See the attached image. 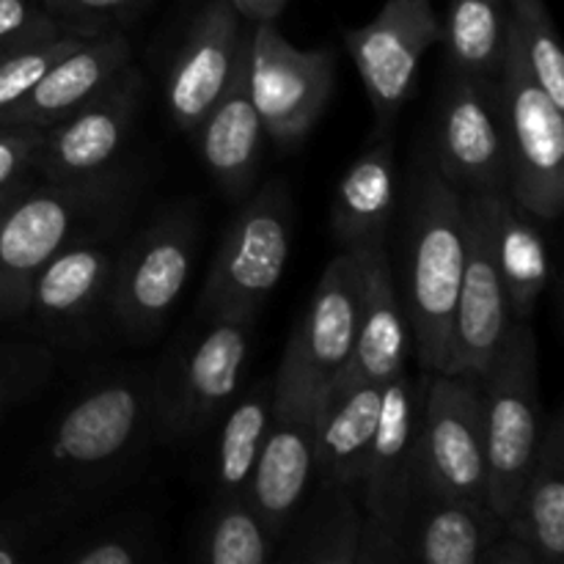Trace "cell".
I'll return each instance as SVG.
<instances>
[{
	"label": "cell",
	"mask_w": 564,
	"mask_h": 564,
	"mask_svg": "<svg viewBox=\"0 0 564 564\" xmlns=\"http://www.w3.org/2000/svg\"><path fill=\"white\" fill-rule=\"evenodd\" d=\"M28 540L11 529L0 527V564H17L28 560Z\"/></svg>",
	"instance_id": "cell-40"
},
{
	"label": "cell",
	"mask_w": 564,
	"mask_h": 564,
	"mask_svg": "<svg viewBox=\"0 0 564 564\" xmlns=\"http://www.w3.org/2000/svg\"><path fill=\"white\" fill-rule=\"evenodd\" d=\"M485 457H488V501L501 521L516 512L529 466L538 452V339L529 319H512L505 341L482 375Z\"/></svg>",
	"instance_id": "cell-2"
},
{
	"label": "cell",
	"mask_w": 564,
	"mask_h": 564,
	"mask_svg": "<svg viewBox=\"0 0 564 564\" xmlns=\"http://www.w3.org/2000/svg\"><path fill=\"white\" fill-rule=\"evenodd\" d=\"M0 411H3V408H0Z\"/></svg>",
	"instance_id": "cell-42"
},
{
	"label": "cell",
	"mask_w": 564,
	"mask_h": 564,
	"mask_svg": "<svg viewBox=\"0 0 564 564\" xmlns=\"http://www.w3.org/2000/svg\"><path fill=\"white\" fill-rule=\"evenodd\" d=\"M416 479L449 496L488 501L485 402L479 378L422 372Z\"/></svg>",
	"instance_id": "cell-6"
},
{
	"label": "cell",
	"mask_w": 564,
	"mask_h": 564,
	"mask_svg": "<svg viewBox=\"0 0 564 564\" xmlns=\"http://www.w3.org/2000/svg\"><path fill=\"white\" fill-rule=\"evenodd\" d=\"M253 319L207 314L191 350L180 358L163 389H154V416L169 438H193L224 416L240 391Z\"/></svg>",
	"instance_id": "cell-11"
},
{
	"label": "cell",
	"mask_w": 564,
	"mask_h": 564,
	"mask_svg": "<svg viewBox=\"0 0 564 564\" xmlns=\"http://www.w3.org/2000/svg\"><path fill=\"white\" fill-rule=\"evenodd\" d=\"M444 36L455 72L496 80L505 61L507 0H449Z\"/></svg>",
	"instance_id": "cell-30"
},
{
	"label": "cell",
	"mask_w": 564,
	"mask_h": 564,
	"mask_svg": "<svg viewBox=\"0 0 564 564\" xmlns=\"http://www.w3.org/2000/svg\"><path fill=\"white\" fill-rule=\"evenodd\" d=\"M507 523L488 501H468L413 479L402 562L482 564Z\"/></svg>",
	"instance_id": "cell-19"
},
{
	"label": "cell",
	"mask_w": 564,
	"mask_h": 564,
	"mask_svg": "<svg viewBox=\"0 0 564 564\" xmlns=\"http://www.w3.org/2000/svg\"><path fill=\"white\" fill-rule=\"evenodd\" d=\"M507 22L521 44L534 80L564 108V53L545 3L543 0H507Z\"/></svg>",
	"instance_id": "cell-32"
},
{
	"label": "cell",
	"mask_w": 564,
	"mask_h": 564,
	"mask_svg": "<svg viewBox=\"0 0 564 564\" xmlns=\"http://www.w3.org/2000/svg\"><path fill=\"white\" fill-rule=\"evenodd\" d=\"M42 143V127L0 121V193L25 185L28 174H36Z\"/></svg>",
	"instance_id": "cell-35"
},
{
	"label": "cell",
	"mask_w": 564,
	"mask_h": 564,
	"mask_svg": "<svg viewBox=\"0 0 564 564\" xmlns=\"http://www.w3.org/2000/svg\"><path fill=\"white\" fill-rule=\"evenodd\" d=\"M507 527L534 551L538 564H560L564 556V427L554 413L540 433L518 505Z\"/></svg>",
	"instance_id": "cell-25"
},
{
	"label": "cell",
	"mask_w": 564,
	"mask_h": 564,
	"mask_svg": "<svg viewBox=\"0 0 564 564\" xmlns=\"http://www.w3.org/2000/svg\"><path fill=\"white\" fill-rule=\"evenodd\" d=\"M290 237V202L284 187H262L235 215L220 242L202 295L204 312L257 317L284 275Z\"/></svg>",
	"instance_id": "cell-9"
},
{
	"label": "cell",
	"mask_w": 564,
	"mask_h": 564,
	"mask_svg": "<svg viewBox=\"0 0 564 564\" xmlns=\"http://www.w3.org/2000/svg\"><path fill=\"white\" fill-rule=\"evenodd\" d=\"M240 17L251 22H279L286 0H229Z\"/></svg>",
	"instance_id": "cell-39"
},
{
	"label": "cell",
	"mask_w": 564,
	"mask_h": 564,
	"mask_svg": "<svg viewBox=\"0 0 564 564\" xmlns=\"http://www.w3.org/2000/svg\"><path fill=\"white\" fill-rule=\"evenodd\" d=\"M97 31H102V28L69 25L61 33H53V36L36 39V42L20 44V47L0 53V113L14 102H20L47 75L50 66L58 64L64 55L80 47Z\"/></svg>",
	"instance_id": "cell-33"
},
{
	"label": "cell",
	"mask_w": 564,
	"mask_h": 564,
	"mask_svg": "<svg viewBox=\"0 0 564 564\" xmlns=\"http://www.w3.org/2000/svg\"><path fill=\"white\" fill-rule=\"evenodd\" d=\"M25 185H28V182H25ZM25 185H20V187H11V191L0 193V215H3V209H6V207H9V202H11V198H14V196H17V193H20V191H22V187H25Z\"/></svg>",
	"instance_id": "cell-41"
},
{
	"label": "cell",
	"mask_w": 564,
	"mask_h": 564,
	"mask_svg": "<svg viewBox=\"0 0 564 564\" xmlns=\"http://www.w3.org/2000/svg\"><path fill=\"white\" fill-rule=\"evenodd\" d=\"M97 180L28 182L0 215V319L28 314L39 270L69 242L97 207Z\"/></svg>",
	"instance_id": "cell-8"
},
{
	"label": "cell",
	"mask_w": 564,
	"mask_h": 564,
	"mask_svg": "<svg viewBox=\"0 0 564 564\" xmlns=\"http://www.w3.org/2000/svg\"><path fill=\"white\" fill-rule=\"evenodd\" d=\"M279 540L270 534L246 494H215L198 538V560L207 564H264Z\"/></svg>",
	"instance_id": "cell-31"
},
{
	"label": "cell",
	"mask_w": 564,
	"mask_h": 564,
	"mask_svg": "<svg viewBox=\"0 0 564 564\" xmlns=\"http://www.w3.org/2000/svg\"><path fill=\"white\" fill-rule=\"evenodd\" d=\"M317 405L319 400H292V397L273 394V413H270L262 452L248 479V501L279 543L312 488Z\"/></svg>",
	"instance_id": "cell-17"
},
{
	"label": "cell",
	"mask_w": 564,
	"mask_h": 564,
	"mask_svg": "<svg viewBox=\"0 0 564 564\" xmlns=\"http://www.w3.org/2000/svg\"><path fill=\"white\" fill-rule=\"evenodd\" d=\"M273 413V380H259L226 408L215 446V494H246Z\"/></svg>",
	"instance_id": "cell-29"
},
{
	"label": "cell",
	"mask_w": 564,
	"mask_h": 564,
	"mask_svg": "<svg viewBox=\"0 0 564 564\" xmlns=\"http://www.w3.org/2000/svg\"><path fill=\"white\" fill-rule=\"evenodd\" d=\"M367 251H341L325 268L306 314L286 341L284 358L273 378L275 397L319 400L345 372L356 345L361 314Z\"/></svg>",
	"instance_id": "cell-5"
},
{
	"label": "cell",
	"mask_w": 564,
	"mask_h": 564,
	"mask_svg": "<svg viewBox=\"0 0 564 564\" xmlns=\"http://www.w3.org/2000/svg\"><path fill=\"white\" fill-rule=\"evenodd\" d=\"M466 196L433 163L422 165L413 182L405 246L408 328L422 372H446L449 367V330L466 264Z\"/></svg>",
	"instance_id": "cell-1"
},
{
	"label": "cell",
	"mask_w": 564,
	"mask_h": 564,
	"mask_svg": "<svg viewBox=\"0 0 564 564\" xmlns=\"http://www.w3.org/2000/svg\"><path fill=\"white\" fill-rule=\"evenodd\" d=\"M124 66H130V42L124 33L97 31L58 64L50 66L47 75L20 102L0 113V121L47 130L88 102Z\"/></svg>",
	"instance_id": "cell-21"
},
{
	"label": "cell",
	"mask_w": 564,
	"mask_h": 564,
	"mask_svg": "<svg viewBox=\"0 0 564 564\" xmlns=\"http://www.w3.org/2000/svg\"><path fill=\"white\" fill-rule=\"evenodd\" d=\"M361 501L356 488L312 485L286 527L297 529L284 560L301 564H358L361 551Z\"/></svg>",
	"instance_id": "cell-27"
},
{
	"label": "cell",
	"mask_w": 564,
	"mask_h": 564,
	"mask_svg": "<svg viewBox=\"0 0 564 564\" xmlns=\"http://www.w3.org/2000/svg\"><path fill=\"white\" fill-rule=\"evenodd\" d=\"M496 94L507 149V191L534 220H556L564 207V108L534 80L510 22Z\"/></svg>",
	"instance_id": "cell-3"
},
{
	"label": "cell",
	"mask_w": 564,
	"mask_h": 564,
	"mask_svg": "<svg viewBox=\"0 0 564 564\" xmlns=\"http://www.w3.org/2000/svg\"><path fill=\"white\" fill-rule=\"evenodd\" d=\"M113 259L105 248L69 242L33 279L28 312L44 323H72L91 312L108 292Z\"/></svg>",
	"instance_id": "cell-28"
},
{
	"label": "cell",
	"mask_w": 564,
	"mask_h": 564,
	"mask_svg": "<svg viewBox=\"0 0 564 564\" xmlns=\"http://www.w3.org/2000/svg\"><path fill=\"white\" fill-rule=\"evenodd\" d=\"M149 556V543L138 529L113 527L94 529L61 551V560L72 564H138Z\"/></svg>",
	"instance_id": "cell-34"
},
{
	"label": "cell",
	"mask_w": 564,
	"mask_h": 564,
	"mask_svg": "<svg viewBox=\"0 0 564 564\" xmlns=\"http://www.w3.org/2000/svg\"><path fill=\"white\" fill-rule=\"evenodd\" d=\"M248 94L270 141H303L334 91L330 50H297L279 22H257L248 36Z\"/></svg>",
	"instance_id": "cell-10"
},
{
	"label": "cell",
	"mask_w": 564,
	"mask_h": 564,
	"mask_svg": "<svg viewBox=\"0 0 564 564\" xmlns=\"http://www.w3.org/2000/svg\"><path fill=\"white\" fill-rule=\"evenodd\" d=\"M191 220L174 215L143 231L110 275V308L121 328L147 336L174 312L193 264Z\"/></svg>",
	"instance_id": "cell-16"
},
{
	"label": "cell",
	"mask_w": 564,
	"mask_h": 564,
	"mask_svg": "<svg viewBox=\"0 0 564 564\" xmlns=\"http://www.w3.org/2000/svg\"><path fill=\"white\" fill-rule=\"evenodd\" d=\"M463 196H466L468 215L466 264H463L455 317H452L446 372L479 378L499 352L512 325V312L494 253L490 191L463 193Z\"/></svg>",
	"instance_id": "cell-12"
},
{
	"label": "cell",
	"mask_w": 564,
	"mask_h": 564,
	"mask_svg": "<svg viewBox=\"0 0 564 564\" xmlns=\"http://www.w3.org/2000/svg\"><path fill=\"white\" fill-rule=\"evenodd\" d=\"M154 416L149 380L116 378L77 397L47 441V463L72 482H99L141 446Z\"/></svg>",
	"instance_id": "cell-7"
},
{
	"label": "cell",
	"mask_w": 564,
	"mask_h": 564,
	"mask_svg": "<svg viewBox=\"0 0 564 564\" xmlns=\"http://www.w3.org/2000/svg\"><path fill=\"white\" fill-rule=\"evenodd\" d=\"M132 0H42L50 14L58 17L61 22H75L80 28H99L97 20L121 11Z\"/></svg>",
	"instance_id": "cell-38"
},
{
	"label": "cell",
	"mask_w": 564,
	"mask_h": 564,
	"mask_svg": "<svg viewBox=\"0 0 564 564\" xmlns=\"http://www.w3.org/2000/svg\"><path fill=\"white\" fill-rule=\"evenodd\" d=\"M240 14L229 0H213L187 31L165 75V102L182 132H196L235 72L240 50Z\"/></svg>",
	"instance_id": "cell-18"
},
{
	"label": "cell",
	"mask_w": 564,
	"mask_h": 564,
	"mask_svg": "<svg viewBox=\"0 0 564 564\" xmlns=\"http://www.w3.org/2000/svg\"><path fill=\"white\" fill-rule=\"evenodd\" d=\"M397 207V165L391 141L364 149L336 187L330 224L345 251L383 248Z\"/></svg>",
	"instance_id": "cell-24"
},
{
	"label": "cell",
	"mask_w": 564,
	"mask_h": 564,
	"mask_svg": "<svg viewBox=\"0 0 564 564\" xmlns=\"http://www.w3.org/2000/svg\"><path fill=\"white\" fill-rule=\"evenodd\" d=\"M53 369V358L44 350L9 352L0 358V408L22 394H31Z\"/></svg>",
	"instance_id": "cell-37"
},
{
	"label": "cell",
	"mask_w": 564,
	"mask_h": 564,
	"mask_svg": "<svg viewBox=\"0 0 564 564\" xmlns=\"http://www.w3.org/2000/svg\"><path fill=\"white\" fill-rule=\"evenodd\" d=\"M383 402V383L336 378L323 391L314 430L312 485L356 488L372 449Z\"/></svg>",
	"instance_id": "cell-20"
},
{
	"label": "cell",
	"mask_w": 564,
	"mask_h": 564,
	"mask_svg": "<svg viewBox=\"0 0 564 564\" xmlns=\"http://www.w3.org/2000/svg\"><path fill=\"white\" fill-rule=\"evenodd\" d=\"M422 411V375L400 372L383 383L378 430L364 466L361 551L358 564L402 562V529L416 479V435Z\"/></svg>",
	"instance_id": "cell-4"
},
{
	"label": "cell",
	"mask_w": 564,
	"mask_h": 564,
	"mask_svg": "<svg viewBox=\"0 0 564 564\" xmlns=\"http://www.w3.org/2000/svg\"><path fill=\"white\" fill-rule=\"evenodd\" d=\"M69 28L36 0H0V53Z\"/></svg>",
	"instance_id": "cell-36"
},
{
	"label": "cell",
	"mask_w": 564,
	"mask_h": 564,
	"mask_svg": "<svg viewBox=\"0 0 564 564\" xmlns=\"http://www.w3.org/2000/svg\"><path fill=\"white\" fill-rule=\"evenodd\" d=\"M494 209V253L505 281L512 319H529L551 279L549 246L538 220L510 196V191H490Z\"/></svg>",
	"instance_id": "cell-26"
},
{
	"label": "cell",
	"mask_w": 564,
	"mask_h": 564,
	"mask_svg": "<svg viewBox=\"0 0 564 564\" xmlns=\"http://www.w3.org/2000/svg\"><path fill=\"white\" fill-rule=\"evenodd\" d=\"M248 39L237 50L235 72L198 124V147L209 174L231 198H246L262 160L264 127L248 94Z\"/></svg>",
	"instance_id": "cell-22"
},
{
	"label": "cell",
	"mask_w": 564,
	"mask_h": 564,
	"mask_svg": "<svg viewBox=\"0 0 564 564\" xmlns=\"http://www.w3.org/2000/svg\"><path fill=\"white\" fill-rule=\"evenodd\" d=\"M141 77L124 66L88 102L44 130L36 174L47 182L99 180L130 135Z\"/></svg>",
	"instance_id": "cell-15"
},
{
	"label": "cell",
	"mask_w": 564,
	"mask_h": 564,
	"mask_svg": "<svg viewBox=\"0 0 564 564\" xmlns=\"http://www.w3.org/2000/svg\"><path fill=\"white\" fill-rule=\"evenodd\" d=\"M444 36L433 0H386L372 22L345 33L347 53L361 75L380 124L405 105L424 53Z\"/></svg>",
	"instance_id": "cell-13"
},
{
	"label": "cell",
	"mask_w": 564,
	"mask_h": 564,
	"mask_svg": "<svg viewBox=\"0 0 564 564\" xmlns=\"http://www.w3.org/2000/svg\"><path fill=\"white\" fill-rule=\"evenodd\" d=\"M411 350V328H408L405 308L397 295L386 246L372 248L367 253L356 345H352L350 361L339 378L389 383L394 375L405 372Z\"/></svg>",
	"instance_id": "cell-23"
},
{
	"label": "cell",
	"mask_w": 564,
	"mask_h": 564,
	"mask_svg": "<svg viewBox=\"0 0 564 564\" xmlns=\"http://www.w3.org/2000/svg\"><path fill=\"white\" fill-rule=\"evenodd\" d=\"M435 169L460 193L507 187V149L496 80L455 72L438 119Z\"/></svg>",
	"instance_id": "cell-14"
}]
</instances>
